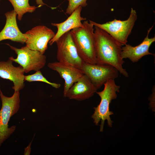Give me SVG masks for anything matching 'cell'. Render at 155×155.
Listing matches in <instances>:
<instances>
[{
  "label": "cell",
  "mask_w": 155,
  "mask_h": 155,
  "mask_svg": "<svg viewBox=\"0 0 155 155\" xmlns=\"http://www.w3.org/2000/svg\"><path fill=\"white\" fill-rule=\"evenodd\" d=\"M97 90L88 77L84 74L69 89L65 97L83 101L92 97Z\"/></svg>",
  "instance_id": "cell-12"
},
{
  "label": "cell",
  "mask_w": 155,
  "mask_h": 155,
  "mask_svg": "<svg viewBox=\"0 0 155 155\" xmlns=\"http://www.w3.org/2000/svg\"><path fill=\"white\" fill-rule=\"evenodd\" d=\"M82 8L81 6L77 7L64 22L59 23L51 24V25L57 28V30L54 37L49 42L50 45H52L65 33L73 29L83 26L82 21L86 20V18L81 16Z\"/></svg>",
  "instance_id": "cell-15"
},
{
  "label": "cell",
  "mask_w": 155,
  "mask_h": 155,
  "mask_svg": "<svg viewBox=\"0 0 155 155\" xmlns=\"http://www.w3.org/2000/svg\"><path fill=\"white\" fill-rule=\"evenodd\" d=\"M55 42L58 61L70 64L81 69L84 62L78 53L70 31L62 35Z\"/></svg>",
  "instance_id": "cell-7"
},
{
  "label": "cell",
  "mask_w": 155,
  "mask_h": 155,
  "mask_svg": "<svg viewBox=\"0 0 155 155\" xmlns=\"http://www.w3.org/2000/svg\"><path fill=\"white\" fill-rule=\"evenodd\" d=\"M137 18L136 11L131 8L129 17L125 20L115 19L112 21L102 24L90 20H89V22L94 26H97L106 31L123 46L127 44L128 38L131 33Z\"/></svg>",
  "instance_id": "cell-5"
},
{
  "label": "cell",
  "mask_w": 155,
  "mask_h": 155,
  "mask_svg": "<svg viewBox=\"0 0 155 155\" xmlns=\"http://www.w3.org/2000/svg\"><path fill=\"white\" fill-rule=\"evenodd\" d=\"M25 34L26 37V46L42 54L47 49L49 42L55 34L51 29L44 25L35 26Z\"/></svg>",
  "instance_id": "cell-9"
},
{
  "label": "cell",
  "mask_w": 155,
  "mask_h": 155,
  "mask_svg": "<svg viewBox=\"0 0 155 155\" xmlns=\"http://www.w3.org/2000/svg\"><path fill=\"white\" fill-rule=\"evenodd\" d=\"M104 89L102 91L96 92L100 97L101 100L99 104L96 107L94 108V113L91 116L94 123L98 125L100 121V131H103L105 121H107L108 126L112 127L113 121L111 120L110 116L113 113L109 110V106L112 101L117 97V94L120 92V86L116 84L115 80H110L107 81L104 85Z\"/></svg>",
  "instance_id": "cell-3"
},
{
  "label": "cell",
  "mask_w": 155,
  "mask_h": 155,
  "mask_svg": "<svg viewBox=\"0 0 155 155\" xmlns=\"http://www.w3.org/2000/svg\"><path fill=\"white\" fill-rule=\"evenodd\" d=\"M6 22L5 26L0 32V41L6 39L20 43H25L26 37L25 34L19 30L16 21V13L14 10L5 13Z\"/></svg>",
  "instance_id": "cell-14"
},
{
  "label": "cell",
  "mask_w": 155,
  "mask_h": 155,
  "mask_svg": "<svg viewBox=\"0 0 155 155\" xmlns=\"http://www.w3.org/2000/svg\"><path fill=\"white\" fill-rule=\"evenodd\" d=\"M31 144V142L30 144L26 147L25 149L24 155H30L31 152L30 146Z\"/></svg>",
  "instance_id": "cell-19"
},
{
  "label": "cell",
  "mask_w": 155,
  "mask_h": 155,
  "mask_svg": "<svg viewBox=\"0 0 155 155\" xmlns=\"http://www.w3.org/2000/svg\"><path fill=\"white\" fill-rule=\"evenodd\" d=\"M12 4L14 11L18 15V19L21 20L25 13H32L38 7L31 6L29 3V0H8Z\"/></svg>",
  "instance_id": "cell-16"
},
{
  "label": "cell",
  "mask_w": 155,
  "mask_h": 155,
  "mask_svg": "<svg viewBox=\"0 0 155 155\" xmlns=\"http://www.w3.org/2000/svg\"><path fill=\"white\" fill-rule=\"evenodd\" d=\"M153 25L148 30L147 34L143 41L139 45L133 46L126 44L122 47L121 56L122 58H128L133 63L138 61L144 56L154 55L149 51V49L151 44L155 41V36L150 38L148 35L153 27Z\"/></svg>",
  "instance_id": "cell-13"
},
{
  "label": "cell",
  "mask_w": 155,
  "mask_h": 155,
  "mask_svg": "<svg viewBox=\"0 0 155 155\" xmlns=\"http://www.w3.org/2000/svg\"><path fill=\"white\" fill-rule=\"evenodd\" d=\"M7 44L17 55L16 58L11 57L9 59L22 66L25 73L40 70L45 66L46 57L40 52L31 49L26 46L19 49Z\"/></svg>",
  "instance_id": "cell-6"
},
{
  "label": "cell",
  "mask_w": 155,
  "mask_h": 155,
  "mask_svg": "<svg viewBox=\"0 0 155 155\" xmlns=\"http://www.w3.org/2000/svg\"><path fill=\"white\" fill-rule=\"evenodd\" d=\"M13 62L9 59L6 61H0V77L12 82L13 89L20 91L24 87L25 73L22 66L15 67Z\"/></svg>",
  "instance_id": "cell-11"
},
{
  "label": "cell",
  "mask_w": 155,
  "mask_h": 155,
  "mask_svg": "<svg viewBox=\"0 0 155 155\" xmlns=\"http://www.w3.org/2000/svg\"><path fill=\"white\" fill-rule=\"evenodd\" d=\"M68 2L65 13L71 14L77 7L79 6L85 7L87 5V0H67Z\"/></svg>",
  "instance_id": "cell-18"
},
{
  "label": "cell",
  "mask_w": 155,
  "mask_h": 155,
  "mask_svg": "<svg viewBox=\"0 0 155 155\" xmlns=\"http://www.w3.org/2000/svg\"><path fill=\"white\" fill-rule=\"evenodd\" d=\"M36 4L40 6L46 5L43 1L42 0H36Z\"/></svg>",
  "instance_id": "cell-20"
},
{
  "label": "cell",
  "mask_w": 155,
  "mask_h": 155,
  "mask_svg": "<svg viewBox=\"0 0 155 155\" xmlns=\"http://www.w3.org/2000/svg\"><path fill=\"white\" fill-rule=\"evenodd\" d=\"M24 80L29 82L35 81L42 82L47 84L56 89L59 88L61 86L60 84L51 82L49 81L43 76L40 70L36 71V72L33 74L25 75Z\"/></svg>",
  "instance_id": "cell-17"
},
{
  "label": "cell",
  "mask_w": 155,
  "mask_h": 155,
  "mask_svg": "<svg viewBox=\"0 0 155 155\" xmlns=\"http://www.w3.org/2000/svg\"><path fill=\"white\" fill-rule=\"evenodd\" d=\"M94 47L96 64L111 65L127 78L129 74L123 65L124 61L121 53L122 46L106 31L94 26Z\"/></svg>",
  "instance_id": "cell-1"
},
{
  "label": "cell",
  "mask_w": 155,
  "mask_h": 155,
  "mask_svg": "<svg viewBox=\"0 0 155 155\" xmlns=\"http://www.w3.org/2000/svg\"><path fill=\"white\" fill-rule=\"evenodd\" d=\"M1 0H0V1Z\"/></svg>",
  "instance_id": "cell-21"
},
{
  "label": "cell",
  "mask_w": 155,
  "mask_h": 155,
  "mask_svg": "<svg viewBox=\"0 0 155 155\" xmlns=\"http://www.w3.org/2000/svg\"><path fill=\"white\" fill-rule=\"evenodd\" d=\"M82 23V27L70 30L72 38L78 53L83 61L90 64H96L94 26L88 20H85Z\"/></svg>",
  "instance_id": "cell-2"
},
{
  "label": "cell",
  "mask_w": 155,
  "mask_h": 155,
  "mask_svg": "<svg viewBox=\"0 0 155 155\" xmlns=\"http://www.w3.org/2000/svg\"><path fill=\"white\" fill-rule=\"evenodd\" d=\"M47 66L50 69L57 72L64 80V97L70 87L84 74L81 69L64 63L59 61L51 62L48 63Z\"/></svg>",
  "instance_id": "cell-10"
},
{
  "label": "cell",
  "mask_w": 155,
  "mask_h": 155,
  "mask_svg": "<svg viewBox=\"0 0 155 155\" xmlns=\"http://www.w3.org/2000/svg\"><path fill=\"white\" fill-rule=\"evenodd\" d=\"M81 70L97 90L108 81L117 78L119 73L116 68L111 65L84 62Z\"/></svg>",
  "instance_id": "cell-8"
},
{
  "label": "cell",
  "mask_w": 155,
  "mask_h": 155,
  "mask_svg": "<svg viewBox=\"0 0 155 155\" xmlns=\"http://www.w3.org/2000/svg\"><path fill=\"white\" fill-rule=\"evenodd\" d=\"M0 96L2 105L0 110V146L15 130L16 126L8 127L11 117L18 111L20 106L19 91H14L13 95H4L0 89Z\"/></svg>",
  "instance_id": "cell-4"
}]
</instances>
